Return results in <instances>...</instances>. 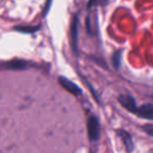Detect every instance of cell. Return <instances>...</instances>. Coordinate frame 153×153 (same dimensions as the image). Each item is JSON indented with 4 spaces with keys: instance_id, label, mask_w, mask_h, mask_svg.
Masks as SVG:
<instances>
[{
    "instance_id": "obj_1",
    "label": "cell",
    "mask_w": 153,
    "mask_h": 153,
    "mask_svg": "<svg viewBox=\"0 0 153 153\" xmlns=\"http://www.w3.org/2000/svg\"><path fill=\"white\" fill-rule=\"evenodd\" d=\"M88 134L92 142H96L100 137V123L97 117L91 116L88 119Z\"/></svg>"
},
{
    "instance_id": "obj_2",
    "label": "cell",
    "mask_w": 153,
    "mask_h": 153,
    "mask_svg": "<svg viewBox=\"0 0 153 153\" xmlns=\"http://www.w3.org/2000/svg\"><path fill=\"white\" fill-rule=\"evenodd\" d=\"M70 39L71 47L75 55L78 54V16L74 15L70 27Z\"/></svg>"
},
{
    "instance_id": "obj_3",
    "label": "cell",
    "mask_w": 153,
    "mask_h": 153,
    "mask_svg": "<svg viewBox=\"0 0 153 153\" xmlns=\"http://www.w3.org/2000/svg\"><path fill=\"white\" fill-rule=\"evenodd\" d=\"M133 114L139 118H142V119L153 121V104L145 103V104L141 105V106H137Z\"/></svg>"
},
{
    "instance_id": "obj_4",
    "label": "cell",
    "mask_w": 153,
    "mask_h": 153,
    "mask_svg": "<svg viewBox=\"0 0 153 153\" xmlns=\"http://www.w3.org/2000/svg\"><path fill=\"white\" fill-rule=\"evenodd\" d=\"M118 101H119V103L125 109H127L131 114L134 113L135 108L137 106L135 99L132 96H130V95H120L118 97Z\"/></svg>"
},
{
    "instance_id": "obj_5",
    "label": "cell",
    "mask_w": 153,
    "mask_h": 153,
    "mask_svg": "<svg viewBox=\"0 0 153 153\" xmlns=\"http://www.w3.org/2000/svg\"><path fill=\"white\" fill-rule=\"evenodd\" d=\"M117 134L120 137L122 143L124 144L125 149L128 153L133 151V148H134V145H133V141H132V137L130 135V133L127 132L124 129H118L117 130Z\"/></svg>"
},
{
    "instance_id": "obj_6",
    "label": "cell",
    "mask_w": 153,
    "mask_h": 153,
    "mask_svg": "<svg viewBox=\"0 0 153 153\" xmlns=\"http://www.w3.org/2000/svg\"><path fill=\"white\" fill-rule=\"evenodd\" d=\"M59 81L62 85V87L64 88L65 90H67L69 93H71V94H73V95H80L81 94L80 88H79L77 85H75L73 81H71V80H69L68 78H66V77L61 76L59 78Z\"/></svg>"
},
{
    "instance_id": "obj_7",
    "label": "cell",
    "mask_w": 153,
    "mask_h": 153,
    "mask_svg": "<svg viewBox=\"0 0 153 153\" xmlns=\"http://www.w3.org/2000/svg\"><path fill=\"white\" fill-rule=\"evenodd\" d=\"M27 66H28L27 62L20 59H13V61L8 62L7 65H6V67L10 70H24V69L27 68Z\"/></svg>"
},
{
    "instance_id": "obj_8",
    "label": "cell",
    "mask_w": 153,
    "mask_h": 153,
    "mask_svg": "<svg viewBox=\"0 0 153 153\" xmlns=\"http://www.w3.org/2000/svg\"><path fill=\"white\" fill-rule=\"evenodd\" d=\"M40 29V25L36 26H23V25H16L14 27V30L22 32V33H34Z\"/></svg>"
},
{
    "instance_id": "obj_9",
    "label": "cell",
    "mask_w": 153,
    "mask_h": 153,
    "mask_svg": "<svg viewBox=\"0 0 153 153\" xmlns=\"http://www.w3.org/2000/svg\"><path fill=\"white\" fill-rule=\"evenodd\" d=\"M121 59H122V52L121 50H118L117 52H115L113 54V65L116 69H118L121 65Z\"/></svg>"
},
{
    "instance_id": "obj_10",
    "label": "cell",
    "mask_w": 153,
    "mask_h": 153,
    "mask_svg": "<svg viewBox=\"0 0 153 153\" xmlns=\"http://www.w3.org/2000/svg\"><path fill=\"white\" fill-rule=\"evenodd\" d=\"M108 3V0H89L88 3V8H92L93 6H103Z\"/></svg>"
},
{
    "instance_id": "obj_11",
    "label": "cell",
    "mask_w": 153,
    "mask_h": 153,
    "mask_svg": "<svg viewBox=\"0 0 153 153\" xmlns=\"http://www.w3.org/2000/svg\"><path fill=\"white\" fill-rule=\"evenodd\" d=\"M144 131H145L147 134H149L150 137H153V125L152 124H147L143 127Z\"/></svg>"
},
{
    "instance_id": "obj_12",
    "label": "cell",
    "mask_w": 153,
    "mask_h": 153,
    "mask_svg": "<svg viewBox=\"0 0 153 153\" xmlns=\"http://www.w3.org/2000/svg\"><path fill=\"white\" fill-rule=\"evenodd\" d=\"M51 4H52V0H47L46 4H45V6H44V10H43V16L44 17L48 14L49 10H50V7H51Z\"/></svg>"
},
{
    "instance_id": "obj_13",
    "label": "cell",
    "mask_w": 153,
    "mask_h": 153,
    "mask_svg": "<svg viewBox=\"0 0 153 153\" xmlns=\"http://www.w3.org/2000/svg\"><path fill=\"white\" fill-rule=\"evenodd\" d=\"M152 98H153V95H152Z\"/></svg>"
}]
</instances>
